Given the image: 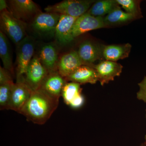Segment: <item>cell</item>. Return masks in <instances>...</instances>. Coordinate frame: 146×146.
Returning <instances> with one entry per match:
<instances>
[{
	"mask_svg": "<svg viewBox=\"0 0 146 146\" xmlns=\"http://www.w3.org/2000/svg\"><path fill=\"white\" fill-rule=\"evenodd\" d=\"M59 100L54 99L40 89L33 91L19 112L27 119L38 125L46 123L56 109Z\"/></svg>",
	"mask_w": 146,
	"mask_h": 146,
	"instance_id": "1",
	"label": "cell"
},
{
	"mask_svg": "<svg viewBox=\"0 0 146 146\" xmlns=\"http://www.w3.org/2000/svg\"><path fill=\"white\" fill-rule=\"evenodd\" d=\"M1 31L16 44L23 40L27 35V23L17 19L9 11L1 12Z\"/></svg>",
	"mask_w": 146,
	"mask_h": 146,
	"instance_id": "2",
	"label": "cell"
},
{
	"mask_svg": "<svg viewBox=\"0 0 146 146\" xmlns=\"http://www.w3.org/2000/svg\"><path fill=\"white\" fill-rule=\"evenodd\" d=\"M95 2L94 0H65L48 6L45 11L48 13L79 18L86 13Z\"/></svg>",
	"mask_w": 146,
	"mask_h": 146,
	"instance_id": "3",
	"label": "cell"
},
{
	"mask_svg": "<svg viewBox=\"0 0 146 146\" xmlns=\"http://www.w3.org/2000/svg\"><path fill=\"white\" fill-rule=\"evenodd\" d=\"M35 48L34 39L29 36L17 45L16 81H25L24 77L34 56Z\"/></svg>",
	"mask_w": 146,
	"mask_h": 146,
	"instance_id": "4",
	"label": "cell"
},
{
	"mask_svg": "<svg viewBox=\"0 0 146 146\" xmlns=\"http://www.w3.org/2000/svg\"><path fill=\"white\" fill-rule=\"evenodd\" d=\"M60 16L58 13L41 12L31 21L32 29L35 34L42 38L54 37Z\"/></svg>",
	"mask_w": 146,
	"mask_h": 146,
	"instance_id": "5",
	"label": "cell"
},
{
	"mask_svg": "<svg viewBox=\"0 0 146 146\" xmlns=\"http://www.w3.org/2000/svg\"><path fill=\"white\" fill-rule=\"evenodd\" d=\"M7 3L9 11L13 16L25 23L32 21L41 12L37 5L32 0H11Z\"/></svg>",
	"mask_w": 146,
	"mask_h": 146,
	"instance_id": "6",
	"label": "cell"
},
{
	"mask_svg": "<svg viewBox=\"0 0 146 146\" xmlns=\"http://www.w3.org/2000/svg\"><path fill=\"white\" fill-rule=\"evenodd\" d=\"M48 74L38 56H35L24 77L25 82L33 91H35L39 89Z\"/></svg>",
	"mask_w": 146,
	"mask_h": 146,
	"instance_id": "7",
	"label": "cell"
},
{
	"mask_svg": "<svg viewBox=\"0 0 146 146\" xmlns=\"http://www.w3.org/2000/svg\"><path fill=\"white\" fill-rule=\"evenodd\" d=\"M106 27L103 17H95L86 13L76 20L72 29V36L74 39L87 32Z\"/></svg>",
	"mask_w": 146,
	"mask_h": 146,
	"instance_id": "8",
	"label": "cell"
},
{
	"mask_svg": "<svg viewBox=\"0 0 146 146\" xmlns=\"http://www.w3.org/2000/svg\"><path fill=\"white\" fill-rule=\"evenodd\" d=\"M33 91L25 81H16L13 86L7 110L19 113L28 100Z\"/></svg>",
	"mask_w": 146,
	"mask_h": 146,
	"instance_id": "9",
	"label": "cell"
},
{
	"mask_svg": "<svg viewBox=\"0 0 146 146\" xmlns=\"http://www.w3.org/2000/svg\"><path fill=\"white\" fill-rule=\"evenodd\" d=\"M94 68L96 72L98 80L102 86L114 80L115 77L119 76L122 72L123 66L116 62L104 60Z\"/></svg>",
	"mask_w": 146,
	"mask_h": 146,
	"instance_id": "10",
	"label": "cell"
},
{
	"mask_svg": "<svg viewBox=\"0 0 146 146\" xmlns=\"http://www.w3.org/2000/svg\"><path fill=\"white\" fill-rule=\"evenodd\" d=\"M66 82L65 79L56 71L48 74L39 89L54 99L59 100Z\"/></svg>",
	"mask_w": 146,
	"mask_h": 146,
	"instance_id": "11",
	"label": "cell"
},
{
	"mask_svg": "<svg viewBox=\"0 0 146 146\" xmlns=\"http://www.w3.org/2000/svg\"><path fill=\"white\" fill-rule=\"evenodd\" d=\"M78 18L60 15L56 29L55 38L61 46H65L74 40L72 35L73 26Z\"/></svg>",
	"mask_w": 146,
	"mask_h": 146,
	"instance_id": "12",
	"label": "cell"
},
{
	"mask_svg": "<svg viewBox=\"0 0 146 146\" xmlns=\"http://www.w3.org/2000/svg\"><path fill=\"white\" fill-rule=\"evenodd\" d=\"M38 57L48 73L58 71V53L56 47L52 43L43 45Z\"/></svg>",
	"mask_w": 146,
	"mask_h": 146,
	"instance_id": "13",
	"label": "cell"
},
{
	"mask_svg": "<svg viewBox=\"0 0 146 146\" xmlns=\"http://www.w3.org/2000/svg\"><path fill=\"white\" fill-rule=\"evenodd\" d=\"M84 65L77 51H73L62 56L58 64V72L66 78L82 65Z\"/></svg>",
	"mask_w": 146,
	"mask_h": 146,
	"instance_id": "14",
	"label": "cell"
},
{
	"mask_svg": "<svg viewBox=\"0 0 146 146\" xmlns=\"http://www.w3.org/2000/svg\"><path fill=\"white\" fill-rule=\"evenodd\" d=\"M77 52L84 65L92 67L94 66L92 63L102 56V48L87 40L80 44Z\"/></svg>",
	"mask_w": 146,
	"mask_h": 146,
	"instance_id": "15",
	"label": "cell"
},
{
	"mask_svg": "<svg viewBox=\"0 0 146 146\" xmlns=\"http://www.w3.org/2000/svg\"><path fill=\"white\" fill-rule=\"evenodd\" d=\"M67 81L81 84H95L98 80V76L94 67L83 65L65 78Z\"/></svg>",
	"mask_w": 146,
	"mask_h": 146,
	"instance_id": "16",
	"label": "cell"
},
{
	"mask_svg": "<svg viewBox=\"0 0 146 146\" xmlns=\"http://www.w3.org/2000/svg\"><path fill=\"white\" fill-rule=\"evenodd\" d=\"M131 48L130 44L110 45L102 47V56L106 60L116 62L128 57Z\"/></svg>",
	"mask_w": 146,
	"mask_h": 146,
	"instance_id": "17",
	"label": "cell"
},
{
	"mask_svg": "<svg viewBox=\"0 0 146 146\" xmlns=\"http://www.w3.org/2000/svg\"><path fill=\"white\" fill-rule=\"evenodd\" d=\"M119 5L116 0L96 1L86 13L95 17H103L119 7Z\"/></svg>",
	"mask_w": 146,
	"mask_h": 146,
	"instance_id": "18",
	"label": "cell"
},
{
	"mask_svg": "<svg viewBox=\"0 0 146 146\" xmlns=\"http://www.w3.org/2000/svg\"><path fill=\"white\" fill-rule=\"evenodd\" d=\"M0 57L3 68L13 74V67L10 44L7 37L1 31H0Z\"/></svg>",
	"mask_w": 146,
	"mask_h": 146,
	"instance_id": "19",
	"label": "cell"
},
{
	"mask_svg": "<svg viewBox=\"0 0 146 146\" xmlns=\"http://www.w3.org/2000/svg\"><path fill=\"white\" fill-rule=\"evenodd\" d=\"M136 18L133 15L123 11L119 7L108 14L104 18V21L107 27L110 25L124 23Z\"/></svg>",
	"mask_w": 146,
	"mask_h": 146,
	"instance_id": "20",
	"label": "cell"
},
{
	"mask_svg": "<svg viewBox=\"0 0 146 146\" xmlns=\"http://www.w3.org/2000/svg\"><path fill=\"white\" fill-rule=\"evenodd\" d=\"M81 95V89L80 84L74 82H66L63 86L61 96L66 104H70Z\"/></svg>",
	"mask_w": 146,
	"mask_h": 146,
	"instance_id": "21",
	"label": "cell"
},
{
	"mask_svg": "<svg viewBox=\"0 0 146 146\" xmlns=\"http://www.w3.org/2000/svg\"><path fill=\"white\" fill-rule=\"evenodd\" d=\"M118 4L121 6L126 13L133 15L137 18L143 17L141 8V1L135 0H116Z\"/></svg>",
	"mask_w": 146,
	"mask_h": 146,
	"instance_id": "22",
	"label": "cell"
},
{
	"mask_svg": "<svg viewBox=\"0 0 146 146\" xmlns=\"http://www.w3.org/2000/svg\"><path fill=\"white\" fill-rule=\"evenodd\" d=\"M13 82L0 85V107L1 110L8 109L12 89Z\"/></svg>",
	"mask_w": 146,
	"mask_h": 146,
	"instance_id": "23",
	"label": "cell"
},
{
	"mask_svg": "<svg viewBox=\"0 0 146 146\" xmlns=\"http://www.w3.org/2000/svg\"><path fill=\"white\" fill-rule=\"evenodd\" d=\"M139 91L137 93V98L139 100L146 103V76L138 84Z\"/></svg>",
	"mask_w": 146,
	"mask_h": 146,
	"instance_id": "24",
	"label": "cell"
},
{
	"mask_svg": "<svg viewBox=\"0 0 146 146\" xmlns=\"http://www.w3.org/2000/svg\"><path fill=\"white\" fill-rule=\"evenodd\" d=\"M12 82L11 73L5 68L0 67V85Z\"/></svg>",
	"mask_w": 146,
	"mask_h": 146,
	"instance_id": "25",
	"label": "cell"
},
{
	"mask_svg": "<svg viewBox=\"0 0 146 146\" xmlns=\"http://www.w3.org/2000/svg\"><path fill=\"white\" fill-rule=\"evenodd\" d=\"M84 99L82 95L76 98L69 105L70 107L73 108H78L81 107L84 103Z\"/></svg>",
	"mask_w": 146,
	"mask_h": 146,
	"instance_id": "26",
	"label": "cell"
},
{
	"mask_svg": "<svg viewBox=\"0 0 146 146\" xmlns=\"http://www.w3.org/2000/svg\"><path fill=\"white\" fill-rule=\"evenodd\" d=\"M8 7V3L5 0L0 1V11L1 12L6 10Z\"/></svg>",
	"mask_w": 146,
	"mask_h": 146,
	"instance_id": "27",
	"label": "cell"
},
{
	"mask_svg": "<svg viewBox=\"0 0 146 146\" xmlns=\"http://www.w3.org/2000/svg\"><path fill=\"white\" fill-rule=\"evenodd\" d=\"M140 146H146V145L144 143H142L141 144V145Z\"/></svg>",
	"mask_w": 146,
	"mask_h": 146,
	"instance_id": "28",
	"label": "cell"
},
{
	"mask_svg": "<svg viewBox=\"0 0 146 146\" xmlns=\"http://www.w3.org/2000/svg\"><path fill=\"white\" fill-rule=\"evenodd\" d=\"M144 143H145L146 145V134L145 135V142H144Z\"/></svg>",
	"mask_w": 146,
	"mask_h": 146,
	"instance_id": "29",
	"label": "cell"
},
{
	"mask_svg": "<svg viewBox=\"0 0 146 146\" xmlns=\"http://www.w3.org/2000/svg\"><path fill=\"white\" fill-rule=\"evenodd\" d=\"M145 117H146V115H145Z\"/></svg>",
	"mask_w": 146,
	"mask_h": 146,
	"instance_id": "30",
	"label": "cell"
}]
</instances>
